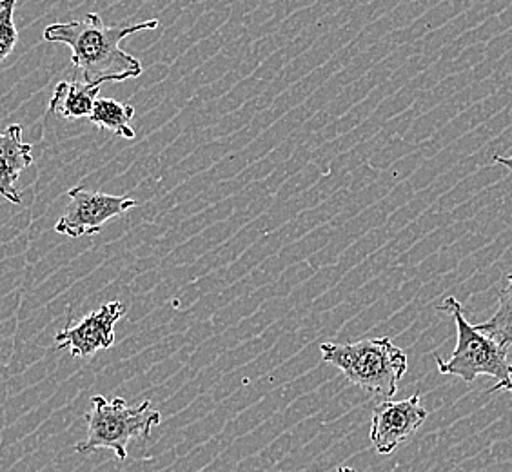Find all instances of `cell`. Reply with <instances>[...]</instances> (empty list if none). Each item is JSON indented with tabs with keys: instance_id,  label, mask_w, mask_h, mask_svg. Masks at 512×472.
Listing matches in <instances>:
<instances>
[{
	"instance_id": "1",
	"label": "cell",
	"mask_w": 512,
	"mask_h": 472,
	"mask_svg": "<svg viewBox=\"0 0 512 472\" xmlns=\"http://www.w3.org/2000/svg\"><path fill=\"white\" fill-rule=\"evenodd\" d=\"M155 28L157 19L131 26H106L97 13H89L82 20L51 24L44 30V40L68 46L71 62L82 73L84 82L106 84L140 77L142 64L120 44L133 33Z\"/></svg>"
},
{
	"instance_id": "2",
	"label": "cell",
	"mask_w": 512,
	"mask_h": 472,
	"mask_svg": "<svg viewBox=\"0 0 512 472\" xmlns=\"http://www.w3.org/2000/svg\"><path fill=\"white\" fill-rule=\"evenodd\" d=\"M325 364L344 374L347 382L367 393L391 400L407 373V354L391 338H367L353 344L320 345Z\"/></svg>"
},
{
	"instance_id": "3",
	"label": "cell",
	"mask_w": 512,
	"mask_h": 472,
	"mask_svg": "<svg viewBox=\"0 0 512 472\" xmlns=\"http://www.w3.org/2000/svg\"><path fill=\"white\" fill-rule=\"evenodd\" d=\"M440 311H445L453 316L456 324V347L451 358L434 356L438 371L447 376H458L463 382L471 384L478 376H489L496 380L493 389L512 393V364L507 358L509 349L498 344L494 338L482 333L476 325L469 324L463 315V305L454 298L447 296L444 304L440 305Z\"/></svg>"
},
{
	"instance_id": "4",
	"label": "cell",
	"mask_w": 512,
	"mask_h": 472,
	"mask_svg": "<svg viewBox=\"0 0 512 472\" xmlns=\"http://www.w3.org/2000/svg\"><path fill=\"white\" fill-rule=\"evenodd\" d=\"M84 420L88 422V436L84 442L77 443L75 451L88 454L109 449L117 454L120 462H126L129 442L140 438L148 440L153 427L162 422V414L151 407L149 400L129 407L124 398H113L109 402L97 394L91 398V411Z\"/></svg>"
},
{
	"instance_id": "5",
	"label": "cell",
	"mask_w": 512,
	"mask_h": 472,
	"mask_svg": "<svg viewBox=\"0 0 512 472\" xmlns=\"http://www.w3.org/2000/svg\"><path fill=\"white\" fill-rule=\"evenodd\" d=\"M68 197L66 213L55 224V231L71 238L99 235L111 218L120 217L138 206L135 198L115 197L100 191H88L80 186L69 189Z\"/></svg>"
},
{
	"instance_id": "6",
	"label": "cell",
	"mask_w": 512,
	"mask_h": 472,
	"mask_svg": "<svg viewBox=\"0 0 512 472\" xmlns=\"http://www.w3.org/2000/svg\"><path fill=\"white\" fill-rule=\"evenodd\" d=\"M427 409L420 404V394L416 393L402 400H385L378 404L371 416V443L378 454H391L407 442L427 420Z\"/></svg>"
},
{
	"instance_id": "7",
	"label": "cell",
	"mask_w": 512,
	"mask_h": 472,
	"mask_svg": "<svg viewBox=\"0 0 512 472\" xmlns=\"http://www.w3.org/2000/svg\"><path fill=\"white\" fill-rule=\"evenodd\" d=\"M126 315V307L120 302H109L97 311L80 318L55 335L57 349L69 351L75 358H89L99 351L115 345V325Z\"/></svg>"
},
{
	"instance_id": "8",
	"label": "cell",
	"mask_w": 512,
	"mask_h": 472,
	"mask_svg": "<svg viewBox=\"0 0 512 472\" xmlns=\"http://www.w3.org/2000/svg\"><path fill=\"white\" fill-rule=\"evenodd\" d=\"M33 164V146L22 140V126L11 124L0 131V197L11 204H22L17 180Z\"/></svg>"
},
{
	"instance_id": "9",
	"label": "cell",
	"mask_w": 512,
	"mask_h": 472,
	"mask_svg": "<svg viewBox=\"0 0 512 472\" xmlns=\"http://www.w3.org/2000/svg\"><path fill=\"white\" fill-rule=\"evenodd\" d=\"M102 84H89L79 80L59 82L50 100V113L64 120L89 118L95 108Z\"/></svg>"
},
{
	"instance_id": "10",
	"label": "cell",
	"mask_w": 512,
	"mask_h": 472,
	"mask_svg": "<svg viewBox=\"0 0 512 472\" xmlns=\"http://www.w3.org/2000/svg\"><path fill=\"white\" fill-rule=\"evenodd\" d=\"M135 118V108L113 99H97L95 108L89 115V122L97 128L108 129L122 138L133 140L135 129L131 126Z\"/></svg>"
},
{
	"instance_id": "11",
	"label": "cell",
	"mask_w": 512,
	"mask_h": 472,
	"mask_svg": "<svg viewBox=\"0 0 512 472\" xmlns=\"http://www.w3.org/2000/svg\"><path fill=\"white\" fill-rule=\"evenodd\" d=\"M482 333L494 338L498 344L511 349L512 347V273L507 275V286L498 296V309L494 315L476 325Z\"/></svg>"
},
{
	"instance_id": "12",
	"label": "cell",
	"mask_w": 512,
	"mask_h": 472,
	"mask_svg": "<svg viewBox=\"0 0 512 472\" xmlns=\"http://www.w3.org/2000/svg\"><path fill=\"white\" fill-rule=\"evenodd\" d=\"M19 0H0V62L8 59L19 44V30L15 26V6Z\"/></svg>"
},
{
	"instance_id": "13",
	"label": "cell",
	"mask_w": 512,
	"mask_h": 472,
	"mask_svg": "<svg viewBox=\"0 0 512 472\" xmlns=\"http://www.w3.org/2000/svg\"><path fill=\"white\" fill-rule=\"evenodd\" d=\"M494 162L496 164H500V166H503V168L509 169L512 173V155H509V157H502V155H494L493 158Z\"/></svg>"
},
{
	"instance_id": "14",
	"label": "cell",
	"mask_w": 512,
	"mask_h": 472,
	"mask_svg": "<svg viewBox=\"0 0 512 472\" xmlns=\"http://www.w3.org/2000/svg\"><path fill=\"white\" fill-rule=\"evenodd\" d=\"M336 472H356L355 469H351V467H347V465H340L338 467V471Z\"/></svg>"
}]
</instances>
